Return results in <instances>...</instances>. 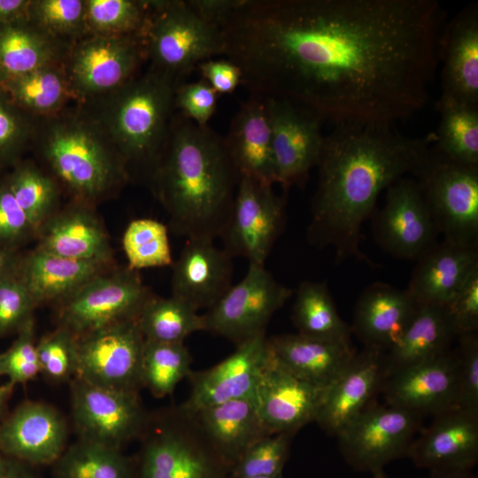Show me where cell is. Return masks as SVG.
<instances>
[{
  "label": "cell",
  "instance_id": "6da1fadb",
  "mask_svg": "<svg viewBox=\"0 0 478 478\" xmlns=\"http://www.w3.org/2000/svg\"><path fill=\"white\" fill-rule=\"evenodd\" d=\"M441 21L435 0H239L220 29L255 96L392 125L426 104Z\"/></svg>",
  "mask_w": 478,
  "mask_h": 478
},
{
  "label": "cell",
  "instance_id": "7a4b0ae2",
  "mask_svg": "<svg viewBox=\"0 0 478 478\" xmlns=\"http://www.w3.org/2000/svg\"><path fill=\"white\" fill-rule=\"evenodd\" d=\"M435 135L410 137L389 124H336L324 138L318 187L312 201L309 242L332 247L338 263L361 251V227L380 193L424 162Z\"/></svg>",
  "mask_w": 478,
  "mask_h": 478
},
{
  "label": "cell",
  "instance_id": "3957f363",
  "mask_svg": "<svg viewBox=\"0 0 478 478\" xmlns=\"http://www.w3.org/2000/svg\"><path fill=\"white\" fill-rule=\"evenodd\" d=\"M152 178L176 234L221 235L240 180L224 139L184 116L173 120Z\"/></svg>",
  "mask_w": 478,
  "mask_h": 478
},
{
  "label": "cell",
  "instance_id": "277c9868",
  "mask_svg": "<svg viewBox=\"0 0 478 478\" xmlns=\"http://www.w3.org/2000/svg\"><path fill=\"white\" fill-rule=\"evenodd\" d=\"M178 85L177 79L151 67L105 95V104L94 119L123 159L150 163L154 171L170 132Z\"/></svg>",
  "mask_w": 478,
  "mask_h": 478
},
{
  "label": "cell",
  "instance_id": "5b68a950",
  "mask_svg": "<svg viewBox=\"0 0 478 478\" xmlns=\"http://www.w3.org/2000/svg\"><path fill=\"white\" fill-rule=\"evenodd\" d=\"M135 478H233L195 414L181 405L149 412Z\"/></svg>",
  "mask_w": 478,
  "mask_h": 478
},
{
  "label": "cell",
  "instance_id": "8992f818",
  "mask_svg": "<svg viewBox=\"0 0 478 478\" xmlns=\"http://www.w3.org/2000/svg\"><path fill=\"white\" fill-rule=\"evenodd\" d=\"M42 150L56 175L82 197L102 195L125 175L123 158L92 117L59 112L49 117Z\"/></svg>",
  "mask_w": 478,
  "mask_h": 478
},
{
  "label": "cell",
  "instance_id": "52a82bcc",
  "mask_svg": "<svg viewBox=\"0 0 478 478\" xmlns=\"http://www.w3.org/2000/svg\"><path fill=\"white\" fill-rule=\"evenodd\" d=\"M143 35L152 67L178 81L200 63L224 53L220 27L201 18L188 1H148Z\"/></svg>",
  "mask_w": 478,
  "mask_h": 478
},
{
  "label": "cell",
  "instance_id": "ba28073f",
  "mask_svg": "<svg viewBox=\"0 0 478 478\" xmlns=\"http://www.w3.org/2000/svg\"><path fill=\"white\" fill-rule=\"evenodd\" d=\"M413 176L444 241L477 246L478 166L455 162L434 146Z\"/></svg>",
  "mask_w": 478,
  "mask_h": 478
},
{
  "label": "cell",
  "instance_id": "9c48e42d",
  "mask_svg": "<svg viewBox=\"0 0 478 478\" xmlns=\"http://www.w3.org/2000/svg\"><path fill=\"white\" fill-rule=\"evenodd\" d=\"M147 56L140 35L89 34L70 47L64 70L71 96H105L131 79Z\"/></svg>",
  "mask_w": 478,
  "mask_h": 478
},
{
  "label": "cell",
  "instance_id": "30bf717a",
  "mask_svg": "<svg viewBox=\"0 0 478 478\" xmlns=\"http://www.w3.org/2000/svg\"><path fill=\"white\" fill-rule=\"evenodd\" d=\"M422 416L389 405H370L336 437L345 461L354 469L374 474L389 462L407 457L421 430Z\"/></svg>",
  "mask_w": 478,
  "mask_h": 478
},
{
  "label": "cell",
  "instance_id": "8fae6325",
  "mask_svg": "<svg viewBox=\"0 0 478 478\" xmlns=\"http://www.w3.org/2000/svg\"><path fill=\"white\" fill-rule=\"evenodd\" d=\"M292 295L265 266L249 264L244 277L203 314L205 331L236 346L265 335L273 315Z\"/></svg>",
  "mask_w": 478,
  "mask_h": 478
},
{
  "label": "cell",
  "instance_id": "7c38bea8",
  "mask_svg": "<svg viewBox=\"0 0 478 478\" xmlns=\"http://www.w3.org/2000/svg\"><path fill=\"white\" fill-rule=\"evenodd\" d=\"M71 407L78 439L120 450L140 437L149 415L139 392L104 388L79 377L71 380Z\"/></svg>",
  "mask_w": 478,
  "mask_h": 478
},
{
  "label": "cell",
  "instance_id": "4fadbf2b",
  "mask_svg": "<svg viewBox=\"0 0 478 478\" xmlns=\"http://www.w3.org/2000/svg\"><path fill=\"white\" fill-rule=\"evenodd\" d=\"M144 342L136 319L76 337L75 377L104 388L139 392Z\"/></svg>",
  "mask_w": 478,
  "mask_h": 478
},
{
  "label": "cell",
  "instance_id": "5bb4252c",
  "mask_svg": "<svg viewBox=\"0 0 478 478\" xmlns=\"http://www.w3.org/2000/svg\"><path fill=\"white\" fill-rule=\"evenodd\" d=\"M152 297L135 270L95 276L63 300L61 327L76 337L113 323L136 319Z\"/></svg>",
  "mask_w": 478,
  "mask_h": 478
},
{
  "label": "cell",
  "instance_id": "9a60e30c",
  "mask_svg": "<svg viewBox=\"0 0 478 478\" xmlns=\"http://www.w3.org/2000/svg\"><path fill=\"white\" fill-rule=\"evenodd\" d=\"M283 197L273 186L247 177L238 182L234 204L220 235L224 250L232 257H243L249 264L265 266L285 223Z\"/></svg>",
  "mask_w": 478,
  "mask_h": 478
},
{
  "label": "cell",
  "instance_id": "2e32d148",
  "mask_svg": "<svg viewBox=\"0 0 478 478\" xmlns=\"http://www.w3.org/2000/svg\"><path fill=\"white\" fill-rule=\"evenodd\" d=\"M268 114L277 183L302 186L317 166L324 143L323 120L314 112L278 98H264Z\"/></svg>",
  "mask_w": 478,
  "mask_h": 478
},
{
  "label": "cell",
  "instance_id": "e0dca14e",
  "mask_svg": "<svg viewBox=\"0 0 478 478\" xmlns=\"http://www.w3.org/2000/svg\"><path fill=\"white\" fill-rule=\"evenodd\" d=\"M386 189L385 204L373 224L374 237L395 258L418 259L438 235L419 185L404 177Z\"/></svg>",
  "mask_w": 478,
  "mask_h": 478
},
{
  "label": "cell",
  "instance_id": "ac0fdd59",
  "mask_svg": "<svg viewBox=\"0 0 478 478\" xmlns=\"http://www.w3.org/2000/svg\"><path fill=\"white\" fill-rule=\"evenodd\" d=\"M271 351L265 335L236 346L235 351L217 365L189 375L191 390L181 405L196 412L224 402L254 398Z\"/></svg>",
  "mask_w": 478,
  "mask_h": 478
},
{
  "label": "cell",
  "instance_id": "d6986e66",
  "mask_svg": "<svg viewBox=\"0 0 478 478\" xmlns=\"http://www.w3.org/2000/svg\"><path fill=\"white\" fill-rule=\"evenodd\" d=\"M326 389L289 372L271 351L253 400L270 433L296 434L315 421Z\"/></svg>",
  "mask_w": 478,
  "mask_h": 478
},
{
  "label": "cell",
  "instance_id": "ffe728a7",
  "mask_svg": "<svg viewBox=\"0 0 478 478\" xmlns=\"http://www.w3.org/2000/svg\"><path fill=\"white\" fill-rule=\"evenodd\" d=\"M386 403L420 416L456 407L458 360L455 351L407 366L389 375L382 387Z\"/></svg>",
  "mask_w": 478,
  "mask_h": 478
},
{
  "label": "cell",
  "instance_id": "44dd1931",
  "mask_svg": "<svg viewBox=\"0 0 478 478\" xmlns=\"http://www.w3.org/2000/svg\"><path fill=\"white\" fill-rule=\"evenodd\" d=\"M68 427L52 405L28 401L0 424V453L29 466L52 465L67 447Z\"/></svg>",
  "mask_w": 478,
  "mask_h": 478
},
{
  "label": "cell",
  "instance_id": "7402d4cb",
  "mask_svg": "<svg viewBox=\"0 0 478 478\" xmlns=\"http://www.w3.org/2000/svg\"><path fill=\"white\" fill-rule=\"evenodd\" d=\"M433 417L407 457L430 472L472 470L478 459V413L454 407Z\"/></svg>",
  "mask_w": 478,
  "mask_h": 478
},
{
  "label": "cell",
  "instance_id": "603a6c76",
  "mask_svg": "<svg viewBox=\"0 0 478 478\" xmlns=\"http://www.w3.org/2000/svg\"><path fill=\"white\" fill-rule=\"evenodd\" d=\"M385 379L384 352L365 348L355 353L327 387L315 421L325 432L336 436L370 405Z\"/></svg>",
  "mask_w": 478,
  "mask_h": 478
},
{
  "label": "cell",
  "instance_id": "cb8c5ba5",
  "mask_svg": "<svg viewBox=\"0 0 478 478\" xmlns=\"http://www.w3.org/2000/svg\"><path fill=\"white\" fill-rule=\"evenodd\" d=\"M224 249L215 246L213 239H187L173 264V297L195 310H208L230 289L233 261Z\"/></svg>",
  "mask_w": 478,
  "mask_h": 478
},
{
  "label": "cell",
  "instance_id": "d4e9b609",
  "mask_svg": "<svg viewBox=\"0 0 478 478\" xmlns=\"http://www.w3.org/2000/svg\"><path fill=\"white\" fill-rule=\"evenodd\" d=\"M442 96L478 106V8L471 4L448 23L437 42Z\"/></svg>",
  "mask_w": 478,
  "mask_h": 478
},
{
  "label": "cell",
  "instance_id": "484cf974",
  "mask_svg": "<svg viewBox=\"0 0 478 478\" xmlns=\"http://www.w3.org/2000/svg\"><path fill=\"white\" fill-rule=\"evenodd\" d=\"M418 306L406 289L374 282L357 301L351 332L366 349L385 353L399 342Z\"/></svg>",
  "mask_w": 478,
  "mask_h": 478
},
{
  "label": "cell",
  "instance_id": "4316f807",
  "mask_svg": "<svg viewBox=\"0 0 478 478\" xmlns=\"http://www.w3.org/2000/svg\"><path fill=\"white\" fill-rule=\"evenodd\" d=\"M224 143L240 178L247 177L271 186L277 183L264 98L255 96L241 104Z\"/></svg>",
  "mask_w": 478,
  "mask_h": 478
},
{
  "label": "cell",
  "instance_id": "83f0119b",
  "mask_svg": "<svg viewBox=\"0 0 478 478\" xmlns=\"http://www.w3.org/2000/svg\"><path fill=\"white\" fill-rule=\"evenodd\" d=\"M478 268V246L443 241L418 258L406 290L418 305H446Z\"/></svg>",
  "mask_w": 478,
  "mask_h": 478
},
{
  "label": "cell",
  "instance_id": "f1b7e54d",
  "mask_svg": "<svg viewBox=\"0 0 478 478\" xmlns=\"http://www.w3.org/2000/svg\"><path fill=\"white\" fill-rule=\"evenodd\" d=\"M268 339L275 359L295 375L320 387H328L349 365L355 351L350 343L283 334Z\"/></svg>",
  "mask_w": 478,
  "mask_h": 478
},
{
  "label": "cell",
  "instance_id": "f546056e",
  "mask_svg": "<svg viewBox=\"0 0 478 478\" xmlns=\"http://www.w3.org/2000/svg\"><path fill=\"white\" fill-rule=\"evenodd\" d=\"M193 413L231 469L253 443L272 434L264 425L251 398L224 402Z\"/></svg>",
  "mask_w": 478,
  "mask_h": 478
},
{
  "label": "cell",
  "instance_id": "4dcf8cb0",
  "mask_svg": "<svg viewBox=\"0 0 478 478\" xmlns=\"http://www.w3.org/2000/svg\"><path fill=\"white\" fill-rule=\"evenodd\" d=\"M458 336L445 305H419L399 342L384 353L386 378L450 351Z\"/></svg>",
  "mask_w": 478,
  "mask_h": 478
},
{
  "label": "cell",
  "instance_id": "1f68e13d",
  "mask_svg": "<svg viewBox=\"0 0 478 478\" xmlns=\"http://www.w3.org/2000/svg\"><path fill=\"white\" fill-rule=\"evenodd\" d=\"M104 264L72 259L36 249L19 263L18 275L35 305L65 300L101 274Z\"/></svg>",
  "mask_w": 478,
  "mask_h": 478
},
{
  "label": "cell",
  "instance_id": "d6a6232c",
  "mask_svg": "<svg viewBox=\"0 0 478 478\" xmlns=\"http://www.w3.org/2000/svg\"><path fill=\"white\" fill-rule=\"evenodd\" d=\"M68 43L48 34L27 17L0 25V79L62 64Z\"/></svg>",
  "mask_w": 478,
  "mask_h": 478
},
{
  "label": "cell",
  "instance_id": "836d02e7",
  "mask_svg": "<svg viewBox=\"0 0 478 478\" xmlns=\"http://www.w3.org/2000/svg\"><path fill=\"white\" fill-rule=\"evenodd\" d=\"M38 249L72 259L105 264L110 244L98 220L88 211L73 209L42 227Z\"/></svg>",
  "mask_w": 478,
  "mask_h": 478
},
{
  "label": "cell",
  "instance_id": "e575fe53",
  "mask_svg": "<svg viewBox=\"0 0 478 478\" xmlns=\"http://www.w3.org/2000/svg\"><path fill=\"white\" fill-rule=\"evenodd\" d=\"M0 88L31 116L58 114L71 96L63 64L0 79Z\"/></svg>",
  "mask_w": 478,
  "mask_h": 478
},
{
  "label": "cell",
  "instance_id": "d590c367",
  "mask_svg": "<svg viewBox=\"0 0 478 478\" xmlns=\"http://www.w3.org/2000/svg\"><path fill=\"white\" fill-rule=\"evenodd\" d=\"M292 311L297 334L321 341L350 343L351 328L338 314L326 282H301Z\"/></svg>",
  "mask_w": 478,
  "mask_h": 478
},
{
  "label": "cell",
  "instance_id": "8d00e7d4",
  "mask_svg": "<svg viewBox=\"0 0 478 478\" xmlns=\"http://www.w3.org/2000/svg\"><path fill=\"white\" fill-rule=\"evenodd\" d=\"M54 478H135V459L122 450L78 439L52 464Z\"/></svg>",
  "mask_w": 478,
  "mask_h": 478
},
{
  "label": "cell",
  "instance_id": "74e56055",
  "mask_svg": "<svg viewBox=\"0 0 478 478\" xmlns=\"http://www.w3.org/2000/svg\"><path fill=\"white\" fill-rule=\"evenodd\" d=\"M437 109L441 119L435 147L455 162L478 166V106L441 96Z\"/></svg>",
  "mask_w": 478,
  "mask_h": 478
},
{
  "label": "cell",
  "instance_id": "f35d334b",
  "mask_svg": "<svg viewBox=\"0 0 478 478\" xmlns=\"http://www.w3.org/2000/svg\"><path fill=\"white\" fill-rule=\"evenodd\" d=\"M145 340L178 343L197 331H205L203 314L182 300L152 296L136 317Z\"/></svg>",
  "mask_w": 478,
  "mask_h": 478
},
{
  "label": "cell",
  "instance_id": "ab89813d",
  "mask_svg": "<svg viewBox=\"0 0 478 478\" xmlns=\"http://www.w3.org/2000/svg\"><path fill=\"white\" fill-rule=\"evenodd\" d=\"M192 358L184 343L145 340L142 361V384L155 397L170 395L191 374Z\"/></svg>",
  "mask_w": 478,
  "mask_h": 478
},
{
  "label": "cell",
  "instance_id": "60d3db41",
  "mask_svg": "<svg viewBox=\"0 0 478 478\" xmlns=\"http://www.w3.org/2000/svg\"><path fill=\"white\" fill-rule=\"evenodd\" d=\"M89 34L143 37L150 17L148 1L85 0Z\"/></svg>",
  "mask_w": 478,
  "mask_h": 478
},
{
  "label": "cell",
  "instance_id": "b9f144b4",
  "mask_svg": "<svg viewBox=\"0 0 478 478\" xmlns=\"http://www.w3.org/2000/svg\"><path fill=\"white\" fill-rule=\"evenodd\" d=\"M122 245L131 270L173 264L167 227L156 220H132L125 230Z\"/></svg>",
  "mask_w": 478,
  "mask_h": 478
},
{
  "label": "cell",
  "instance_id": "7bdbcfd3",
  "mask_svg": "<svg viewBox=\"0 0 478 478\" xmlns=\"http://www.w3.org/2000/svg\"><path fill=\"white\" fill-rule=\"evenodd\" d=\"M6 183L35 231L41 229L57 197L52 180L34 166L24 164L14 170Z\"/></svg>",
  "mask_w": 478,
  "mask_h": 478
},
{
  "label": "cell",
  "instance_id": "ee69618b",
  "mask_svg": "<svg viewBox=\"0 0 478 478\" xmlns=\"http://www.w3.org/2000/svg\"><path fill=\"white\" fill-rule=\"evenodd\" d=\"M26 17L48 34L67 43L89 35L85 0H29Z\"/></svg>",
  "mask_w": 478,
  "mask_h": 478
},
{
  "label": "cell",
  "instance_id": "f6af8a7d",
  "mask_svg": "<svg viewBox=\"0 0 478 478\" xmlns=\"http://www.w3.org/2000/svg\"><path fill=\"white\" fill-rule=\"evenodd\" d=\"M292 433H274L253 443L232 466L233 478L282 474L289 459Z\"/></svg>",
  "mask_w": 478,
  "mask_h": 478
},
{
  "label": "cell",
  "instance_id": "bcb514c9",
  "mask_svg": "<svg viewBox=\"0 0 478 478\" xmlns=\"http://www.w3.org/2000/svg\"><path fill=\"white\" fill-rule=\"evenodd\" d=\"M40 372L53 382L72 380L77 374L76 336L64 327L36 343Z\"/></svg>",
  "mask_w": 478,
  "mask_h": 478
},
{
  "label": "cell",
  "instance_id": "7dc6e473",
  "mask_svg": "<svg viewBox=\"0 0 478 478\" xmlns=\"http://www.w3.org/2000/svg\"><path fill=\"white\" fill-rule=\"evenodd\" d=\"M34 326L31 319L19 330L12 346L0 354V374L14 385L26 383L41 373Z\"/></svg>",
  "mask_w": 478,
  "mask_h": 478
},
{
  "label": "cell",
  "instance_id": "c3c4849f",
  "mask_svg": "<svg viewBox=\"0 0 478 478\" xmlns=\"http://www.w3.org/2000/svg\"><path fill=\"white\" fill-rule=\"evenodd\" d=\"M35 133L32 116L0 88V164L13 158Z\"/></svg>",
  "mask_w": 478,
  "mask_h": 478
},
{
  "label": "cell",
  "instance_id": "681fc988",
  "mask_svg": "<svg viewBox=\"0 0 478 478\" xmlns=\"http://www.w3.org/2000/svg\"><path fill=\"white\" fill-rule=\"evenodd\" d=\"M18 274L0 278V336L19 332L35 307Z\"/></svg>",
  "mask_w": 478,
  "mask_h": 478
},
{
  "label": "cell",
  "instance_id": "f907efd6",
  "mask_svg": "<svg viewBox=\"0 0 478 478\" xmlns=\"http://www.w3.org/2000/svg\"><path fill=\"white\" fill-rule=\"evenodd\" d=\"M458 398L456 407L478 413V335L458 336Z\"/></svg>",
  "mask_w": 478,
  "mask_h": 478
},
{
  "label": "cell",
  "instance_id": "816d5d0a",
  "mask_svg": "<svg viewBox=\"0 0 478 478\" xmlns=\"http://www.w3.org/2000/svg\"><path fill=\"white\" fill-rule=\"evenodd\" d=\"M218 95L204 80L179 84L175 89L174 105L181 110L184 117L205 127L215 112Z\"/></svg>",
  "mask_w": 478,
  "mask_h": 478
},
{
  "label": "cell",
  "instance_id": "f5cc1de1",
  "mask_svg": "<svg viewBox=\"0 0 478 478\" xmlns=\"http://www.w3.org/2000/svg\"><path fill=\"white\" fill-rule=\"evenodd\" d=\"M34 231L7 183L0 184V247L12 250Z\"/></svg>",
  "mask_w": 478,
  "mask_h": 478
},
{
  "label": "cell",
  "instance_id": "db71d44e",
  "mask_svg": "<svg viewBox=\"0 0 478 478\" xmlns=\"http://www.w3.org/2000/svg\"><path fill=\"white\" fill-rule=\"evenodd\" d=\"M458 335L478 331V268L445 305Z\"/></svg>",
  "mask_w": 478,
  "mask_h": 478
},
{
  "label": "cell",
  "instance_id": "11a10c76",
  "mask_svg": "<svg viewBox=\"0 0 478 478\" xmlns=\"http://www.w3.org/2000/svg\"><path fill=\"white\" fill-rule=\"evenodd\" d=\"M197 67L204 81L218 94L231 93L241 83L242 73L239 67L228 59L206 60Z\"/></svg>",
  "mask_w": 478,
  "mask_h": 478
},
{
  "label": "cell",
  "instance_id": "9f6ffc18",
  "mask_svg": "<svg viewBox=\"0 0 478 478\" xmlns=\"http://www.w3.org/2000/svg\"><path fill=\"white\" fill-rule=\"evenodd\" d=\"M188 3L201 18L220 27L238 0H189Z\"/></svg>",
  "mask_w": 478,
  "mask_h": 478
},
{
  "label": "cell",
  "instance_id": "6f0895ef",
  "mask_svg": "<svg viewBox=\"0 0 478 478\" xmlns=\"http://www.w3.org/2000/svg\"><path fill=\"white\" fill-rule=\"evenodd\" d=\"M29 466L19 460L0 457V478H37Z\"/></svg>",
  "mask_w": 478,
  "mask_h": 478
},
{
  "label": "cell",
  "instance_id": "680465c9",
  "mask_svg": "<svg viewBox=\"0 0 478 478\" xmlns=\"http://www.w3.org/2000/svg\"><path fill=\"white\" fill-rule=\"evenodd\" d=\"M29 0H0V25L26 17Z\"/></svg>",
  "mask_w": 478,
  "mask_h": 478
},
{
  "label": "cell",
  "instance_id": "91938a15",
  "mask_svg": "<svg viewBox=\"0 0 478 478\" xmlns=\"http://www.w3.org/2000/svg\"><path fill=\"white\" fill-rule=\"evenodd\" d=\"M19 263L12 250L0 247V278L17 274Z\"/></svg>",
  "mask_w": 478,
  "mask_h": 478
},
{
  "label": "cell",
  "instance_id": "94428289",
  "mask_svg": "<svg viewBox=\"0 0 478 478\" xmlns=\"http://www.w3.org/2000/svg\"><path fill=\"white\" fill-rule=\"evenodd\" d=\"M429 478H474L472 470H445L431 472Z\"/></svg>",
  "mask_w": 478,
  "mask_h": 478
},
{
  "label": "cell",
  "instance_id": "6125c7cd",
  "mask_svg": "<svg viewBox=\"0 0 478 478\" xmlns=\"http://www.w3.org/2000/svg\"><path fill=\"white\" fill-rule=\"evenodd\" d=\"M14 386L15 385L10 382L4 384H0V415L3 413L4 406L12 393Z\"/></svg>",
  "mask_w": 478,
  "mask_h": 478
},
{
  "label": "cell",
  "instance_id": "be15d7a7",
  "mask_svg": "<svg viewBox=\"0 0 478 478\" xmlns=\"http://www.w3.org/2000/svg\"><path fill=\"white\" fill-rule=\"evenodd\" d=\"M373 474V478H389L385 473L382 471H379V472H376L374 474Z\"/></svg>",
  "mask_w": 478,
  "mask_h": 478
},
{
  "label": "cell",
  "instance_id": "e7e4bbea",
  "mask_svg": "<svg viewBox=\"0 0 478 478\" xmlns=\"http://www.w3.org/2000/svg\"><path fill=\"white\" fill-rule=\"evenodd\" d=\"M243 478H283V475H276V476H253V477H243Z\"/></svg>",
  "mask_w": 478,
  "mask_h": 478
},
{
  "label": "cell",
  "instance_id": "03108f58",
  "mask_svg": "<svg viewBox=\"0 0 478 478\" xmlns=\"http://www.w3.org/2000/svg\"><path fill=\"white\" fill-rule=\"evenodd\" d=\"M0 376H1V374H0Z\"/></svg>",
  "mask_w": 478,
  "mask_h": 478
}]
</instances>
